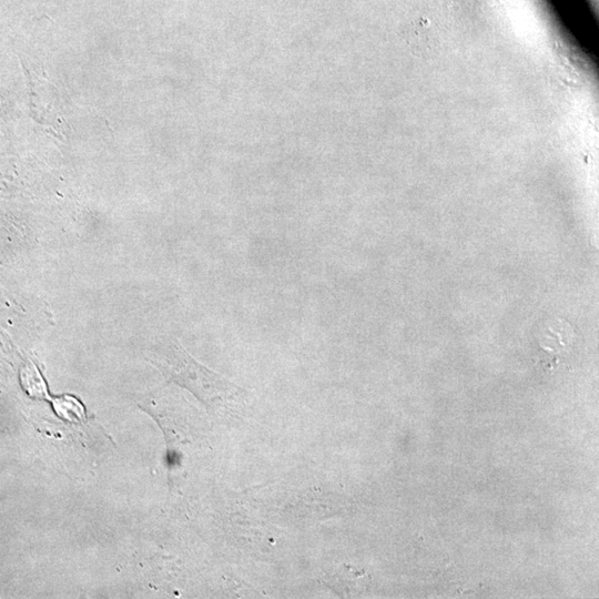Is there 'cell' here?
Returning <instances> with one entry per match:
<instances>
[{"label":"cell","mask_w":599,"mask_h":599,"mask_svg":"<svg viewBox=\"0 0 599 599\" xmlns=\"http://www.w3.org/2000/svg\"><path fill=\"white\" fill-rule=\"evenodd\" d=\"M146 357L167 380L189 389L207 408L237 405L245 397L244 389L196 362L174 338L149 348Z\"/></svg>","instance_id":"obj_1"}]
</instances>
